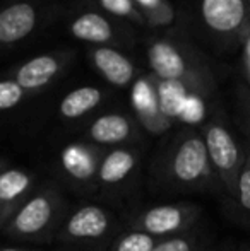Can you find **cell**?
<instances>
[{
  "label": "cell",
  "instance_id": "cell-1",
  "mask_svg": "<svg viewBox=\"0 0 250 251\" xmlns=\"http://www.w3.org/2000/svg\"><path fill=\"white\" fill-rule=\"evenodd\" d=\"M204 142H206L207 155L214 173L220 178L221 185L226 188L228 195L233 197L238 176L247 159V152L242 151L233 133L223 123L218 122L207 125Z\"/></svg>",
  "mask_w": 250,
  "mask_h": 251
},
{
  "label": "cell",
  "instance_id": "cell-2",
  "mask_svg": "<svg viewBox=\"0 0 250 251\" xmlns=\"http://www.w3.org/2000/svg\"><path fill=\"white\" fill-rule=\"evenodd\" d=\"M171 176L175 181L185 186L207 185L216 175L207 155L206 142L199 135H189L177 147L171 157Z\"/></svg>",
  "mask_w": 250,
  "mask_h": 251
},
{
  "label": "cell",
  "instance_id": "cell-3",
  "mask_svg": "<svg viewBox=\"0 0 250 251\" xmlns=\"http://www.w3.org/2000/svg\"><path fill=\"white\" fill-rule=\"evenodd\" d=\"M200 17L218 36H244L250 24V0H200Z\"/></svg>",
  "mask_w": 250,
  "mask_h": 251
},
{
  "label": "cell",
  "instance_id": "cell-4",
  "mask_svg": "<svg viewBox=\"0 0 250 251\" xmlns=\"http://www.w3.org/2000/svg\"><path fill=\"white\" fill-rule=\"evenodd\" d=\"M57 210L54 193L41 192L19 205L7 222V232L21 238L41 234L52 224Z\"/></svg>",
  "mask_w": 250,
  "mask_h": 251
},
{
  "label": "cell",
  "instance_id": "cell-5",
  "mask_svg": "<svg viewBox=\"0 0 250 251\" xmlns=\"http://www.w3.org/2000/svg\"><path fill=\"white\" fill-rule=\"evenodd\" d=\"M199 215V208L194 205H160L153 207L140 217V231L154 236H170L189 227Z\"/></svg>",
  "mask_w": 250,
  "mask_h": 251
},
{
  "label": "cell",
  "instance_id": "cell-6",
  "mask_svg": "<svg viewBox=\"0 0 250 251\" xmlns=\"http://www.w3.org/2000/svg\"><path fill=\"white\" fill-rule=\"evenodd\" d=\"M110 227V217L98 205L77 208L65 222L63 232L72 239H98Z\"/></svg>",
  "mask_w": 250,
  "mask_h": 251
},
{
  "label": "cell",
  "instance_id": "cell-7",
  "mask_svg": "<svg viewBox=\"0 0 250 251\" xmlns=\"http://www.w3.org/2000/svg\"><path fill=\"white\" fill-rule=\"evenodd\" d=\"M36 24V10L29 3H14L0 12V41L14 43L33 31Z\"/></svg>",
  "mask_w": 250,
  "mask_h": 251
},
{
  "label": "cell",
  "instance_id": "cell-8",
  "mask_svg": "<svg viewBox=\"0 0 250 251\" xmlns=\"http://www.w3.org/2000/svg\"><path fill=\"white\" fill-rule=\"evenodd\" d=\"M149 62L156 75L163 80H182L187 74V63L182 53L165 41H158L149 48Z\"/></svg>",
  "mask_w": 250,
  "mask_h": 251
},
{
  "label": "cell",
  "instance_id": "cell-9",
  "mask_svg": "<svg viewBox=\"0 0 250 251\" xmlns=\"http://www.w3.org/2000/svg\"><path fill=\"white\" fill-rule=\"evenodd\" d=\"M31 176L21 169H5L0 173V222H5L16 203L28 193Z\"/></svg>",
  "mask_w": 250,
  "mask_h": 251
},
{
  "label": "cell",
  "instance_id": "cell-10",
  "mask_svg": "<svg viewBox=\"0 0 250 251\" xmlns=\"http://www.w3.org/2000/svg\"><path fill=\"white\" fill-rule=\"evenodd\" d=\"M94 63L98 70L113 86H127L134 77V67L125 55L113 48H98L94 51Z\"/></svg>",
  "mask_w": 250,
  "mask_h": 251
},
{
  "label": "cell",
  "instance_id": "cell-11",
  "mask_svg": "<svg viewBox=\"0 0 250 251\" xmlns=\"http://www.w3.org/2000/svg\"><path fill=\"white\" fill-rule=\"evenodd\" d=\"M58 70V62L50 55H41L26 62L17 70V84L23 89H38L48 84Z\"/></svg>",
  "mask_w": 250,
  "mask_h": 251
},
{
  "label": "cell",
  "instance_id": "cell-12",
  "mask_svg": "<svg viewBox=\"0 0 250 251\" xmlns=\"http://www.w3.org/2000/svg\"><path fill=\"white\" fill-rule=\"evenodd\" d=\"M132 126L130 122L122 115L110 113L103 115L91 125L89 137L98 144H120L130 137Z\"/></svg>",
  "mask_w": 250,
  "mask_h": 251
},
{
  "label": "cell",
  "instance_id": "cell-13",
  "mask_svg": "<svg viewBox=\"0 0 250 251\" xmlns=\"http://www.w3.org/2000/svg\"><path fill=\"white\" fill-rule=\"evenodd\" d=\"M136 168V155L130 151H111L98 168V178L103 185H117L124 181Z\"/></svg>",
  "mask_w": 250,
  "mask_h": 251
},
{
  "label": "cell",
  "instance_id": "cell-14",
  "mask_svg": "<svg viewBox=\"0 0 250 251\" xmlns=\"http://www.w3.org/2000/svg\"><path fill=\"white\" fill-rule=\"evenodd\" d=\"M62 164L72 178L81 179V181L91 179L100 168L93 152L77 144H72L62 151Z\"/></svg>",
  "mask_w": 250,
  "mask_h": 251
},
{
  "label": "cell",
  "instance_id": "cell-15",
  "mask_svg": "<svg viewBox=\"0 0 250 251\" xmlns=\"http://www.w3.org/2000/svg\"><path fill=\"white\" fill-rule=\"evenodd\" d=\"M77 40L91 41V43H103L111 38V26L103 16L96 12H86L79 16L70 27Z\"/></svg>",
  "mask_w": 250,
  "mask_h": 251
},
{
  "label": "cell",
  "instance_id": "cell-16",
  "mask_svg": "<svg viewBox=\"0 0 250 251\" xmlns=\"http://www.w3.org/2000/svg\"><path fill=\"white\" fill-rule=\"evenodd\" d=\"M187 98V87L182 80H161L158 86V102L165 118H178Z\"/></svg>",
  "mask_w": 250,
  "mask_h": 251
},
{
  "label": "cell",
  "instance_id": "cell-17",
  "mask_svg": "<svg viewBox=\"0 0 250 251\" xmlns=\"http://www.w3.org/2000/svg\"><path fill=\"white\" fill-rule=\"evenodd\" d=\"M101 101V91L96 87H81L67 94L60 102V113L63 118H79L87 111L94 109Z\"/></svg>",
  "mask_w": 250,
  "mask_h": 251
},
{
  "label": "cell",
  "instance_id": "cell-18",
  "mask_svg": "<svg viewBox=\"0 0 250 251\" xmlns=\"http://www.w3.org/2000/svg\"><path fill=\"white\" fill-rule=\"evenodd\" d=\"M132 102L136 109L146 118H154L161 115L160 102H158V93H154L153 87L147 80H137L132 89Z\"/></svg>",
  "mask_w": 250,
  "mask_h": 251
},
{
  "label": "cell",
  "instance_id": "cell-19",
  "mask_svg": "<svg viewBox=\"0 0 250 251\" xmlns=\"http://www.w3.org/2000/svg\"><path fill=\"white\" fill-rule=\"evenodd\" d=\"M156 245L158 239L154 236L144 231H132L118 239L113 251H153Z\"/></svg>",
  "mask_w": 250,
  "mask_h": 251
},
{
  "label": "cell",
  "instance_id": "cell-20",
  "mask_svg": "<svg viewBox=\"0 0 250 251\" xmlns=\"http://www.w3.org/2000/svg\"><path fill=\"white\" fill-rule=\"evenodd\" d=\"M233 199L237 200V205L240 207L242 214L250 221V151L247 152L245 164L240 171V176H238Z\"/></svg>",
  "mask_w": 250,
  "mask_h": 251
},
{
  "label": "cell",
  "instance_id": "cell-21",
  "mask_svg": "<svg viewBox=\"0 0 250 251\" xmlns=\"http://www.w3.org/2000/svg\"><path fill=\"white\" fill-rule=\"evenodd\" d=\"M24 89L17 80H2L0 82V111L17 106L23 100Z\"/></svg>",
  "mask_w": 250,
  "mask_h": 251
},
{
  "label": "cell",
  "instance_id": "cell-22",
  "mask_svg": "<svg viewBox=\"0 0 250 251\" xmlns=\"http://www.w3.org/2000/svg\"><path fill=\"white\" fill-rule=\"evenodd\" d=\"M204 115H206L204 101L200 100L197 94H189V98H187V101H185L178 118L185 123H199L200 120L204 118Z\"/></svg>",
  "mask_w": 250,
  "mask_h": 251
},
{
  "label": "cell",
  "instance_id": "cell-23",
  "mask_svg": "<svg viewBox=\"0 0 250 251\" xmlns=\"http://www.w3.org/2000/svg\"><path fill=\"white\" fill-rule=\"evenodd\" d=\"M153 251H195V243H194V239L175 236V238L158 241Z\"/></svg>",
  "mask_w": 250,
  "mask_h": 251
},
{
  "label": "cell",
  "instance_id": "cell-24",
  "mask_svg": "<svg viewBox=\"0 0 250 251\" xmlns=\"http://www.w3.org/2000/svg\"><path fill=\"white\" fill-rule=\"evenodd\" d=\"M101 3L108 12L117 16H130L134 10L132 0H101Z\"/></svg>",
  "mask_w": 250,
  "mask_h": 251
},
{
  "label": "cell",
  "instance_id": "cell-25",
  "mask_svg": "<svg viewBox=\"0 0 250 251\" xmlns=\"http://www.w3.org/2000/svg\"><path fill=\"white\" fill-rule=\"evenodd\" d=\"M242 41H244V62H245V72H247V79L250 84V24L247 27V31L242 36Z\"/></svg>",
  "mask_w": 250,
  "mask_h": 251
},
{
  "label": "cell",
  "instance_id": "cell-26",
  "mask_svg": "<svg viewBox=\"0 0 250 251\" xmlns=\"http://www.w3.org/2000/svg\"><path fill=\"white\" fill-rule=\"evenodd\" d=\"M136 2L146 9H158L161 5V0H136Z\"/></svg>",
  "mask_w": 250,
  "mask_h": 251
},
{
  "label": "cell",
  "instance_id": "cell-27",
  "mask_svg": "<svg viewBox=\"0 0 250 251\" xmlns=\"http://www.w3.org/2000/svg\"><path fill=\"white\" fill-rule=\"evenodd\" d=\"M245 128H247V133L250 137V104L247 106V109H245Z\"/></svg>",
  "mask_w": 250,
  "mask_h": 251
},
{
  "label": "cell",
  "instance_id": "cell-28",
  "mask_svg": "<svg viewBox=\"0 0 250 251\" xmlns=\"http://www.w3.org/2000/svg\"><path fill=\"white\" fill-rule=\"evenodd\" d=\"M0 251H26V250H21V248H2Z\"/></svg>",
  "mask_w": 250,
  "mask_h": 251
}]
</instances>
